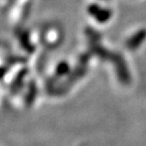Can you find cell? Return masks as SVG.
Instances as JSON below:
<instances>
[{"mask_svg": "<svg viewBox=\"0 0 146 146\" xmlns=\"http://www.w3.org/2000/svg\"><path fill=\"white\" fill-rule=\"evenodd\" d=\"M112 60L114 65L116 66V72L118 74L119 80L121 82L122 84H129L131 81V77H130V73H129V69L127 68L126 62L125 60L122 58V56L119 53H115L112 55Z\"/></svg>", "mask_w": 146, "mask_h": 146, "instance_id": "cell-1", "label": "cell"}, {"mask_svg": "<svg viewBox=\"0 0 146 146\" xmlns=\"http://www.w3.org/2000/svg\"><path fill=\"white\" fill-rule=\"evenodd\" d=\"M88 11L97 21L101 23H104V22L108 21L111 18V15H112V13H111L110 10L100 7V6H98V5L89 6Z\"/></svg>", "mask_w": 146, "mask_h": 146, "instance_id": "cell-2", "label": "cell"}, {"mask_svg": "<svg viewBox=\"0 0 146 146\" xmlns=\"http://www.w3.org/2000/svg\"><path fill=\"white\" fill-rule=\"evenodd\" d=\"M146 39V30L145 29H141V30L138 31L134 35L131 36L129 39L126 41L125 46L128 50L134 51L138 49L139 46H141Z\"/></svg>", "mask_w": 146, "mask_h": 146, "instance_id": "cell-3", "label": "cell"}]
</instances>
